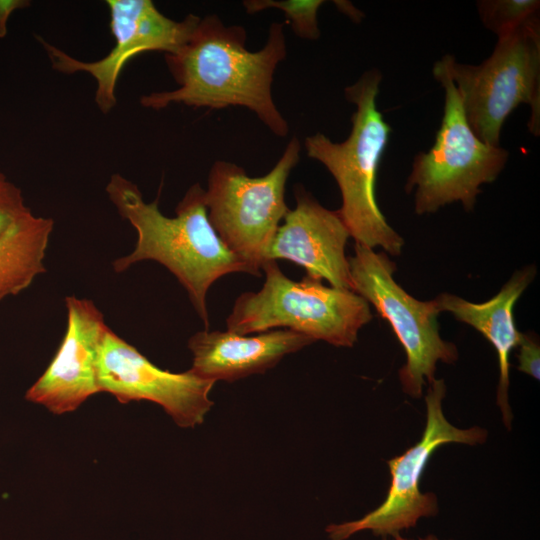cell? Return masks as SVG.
Here are the masks:
<instances>
[{
    "mask_svg": "<svg viewBox=\"0 0 540 540\" xmlns=\"http://www.w3.org/2000/svg\"><path fill=\"white\" fill-rule=\"evenodd\" d=\"M53 227V219L29 211L0 238V302L27 289L46 271Z\"/></svg>",
    "mask_w": 540,
    "mask_h": 540,
    "instance_id": "obj_16",
    "label": "cell"
},
{
    "mask_svg": "<svg viewBox=\"0 0 540 540\" xmlns=\"http://www.w3.org/2000/svg\"><path fill=\"white\" fill-rule=\"evenodd\" d=\"M536 271L534 265L516 270L501 290L483 303H472L449 293L439 294L435 298L441 312H450L458 321L474 327L495 348L499 362L496 402L508 430L513 419L508 402L509 355L518 346L521 337L513 310L519 297L535 278Z\"/></svg>",
    "mask_w": 540,
    "mask_h": 540,
    "instance_id": "obj_15",
    "label": "cell"
},
{
    "mask_svg": "<svg viewBox=\"0 0 540 540\" xmlns=\"http://www.w3.org/2000/svg\"><path fill=\"white\" fill-rule=\"evenodd\" d=\"M106 193L120 216L137 231L134 250L115 259L113 270L122 273L145 260L160 263L186 289L205 330L209 328L206 299L211 285L230 273L257 276L212 227L200 183L187 190L172 218L160 211L159 194L153 202H145L138 186L119 173L110 177Z\"/></svg>",
    "mask_w": 540,
    "mask_h": 540,
    "instance_id": "obj_2",
    "label": "cell"
},
{
    "mask_svg": "<svg viewBox=\"0 0 540 540\" xmlns=\"http://www.w3.org/2000/svg\"><path fill=\"white\" fill-rule=\"evenodd\" d=\"M301 145L293 137L275 164L262 177L226 161L213 163L205 190L208 219L224 244L261 275L269 246L289 210L285 187L300 158Z\"/></svg>",
    "mask_w": 540,
    "mask_h": 540,
    "instance_id": "obj_7",
    "label": "cell"
},
{
    "mask_svg": "<svg viewBox=\"0 0 540 540\" xmlns=\"http://www.w3.org/2000/svg\"><path fill=\"white\" fill-rule=\"evenodd\" d=\"M518 370L539 380L540 346L533 333H521L518 343Z\"/></svg>",
    "mask_w": 540,
    "mask_h": 540,
    "instance_id": "obj_20",
    "label": "cell"
},
{
    "mask_svg": "<svg viewBox=\"0 0 540 540\" xmlns=\"http://www.w3.org/2000/svg\"><path fill=\"white\" fill-rule=\"evenodd\" d=\"M96 366L100 392L112 394L123 404L155 402L180 427L201 424L214 404L209 393L215 382L190 370L172 373L160 369L110 328L102 338Z\"/></svg>",
    "mask_w": 540,
    "mask_h": 540,
    "instance_id": "obj_11",
    "label": "cell"
},
{
    "mask_svg": "<svg viewBox=\"0 0 540 540\" xmlns=\"http://www.w3.org/2000/svg\"><path fill=\"white\" fill-rule=\"evenodd\" d=\"M110 29L115 39L103 58L81 61L40 39L53 69L67 74L87 72L96 80L95 102L104 114L116 105L120 72L134 56L148 51L172 54L189 39L200 17L189 14L182 21L163 15L151 0H108Z\"/></svg>",
    "mask_w": 540,
    "mask_h": 540,
    "instance_id": "obj_10",
    "label": "cell"
},
{
    "mask_svg": "<svg viewBox=\"0 0 540 540\" xmlns=\"http://www.w3.org/2000/svg\"><path fill=\"white\" fill-rule=\"evenodd\" d=\"M296 207L285 214L269 246L267 260L285 259L306 275L332 287L352 290L345 247L349 231L337 211L322 206L302 185L295 188Z\"/></svg>",
    "mask_w": 540,
    "mask_h": 540,
    "instance_id": "obj_13",
    "label": "cell"
},
{
    "mask_svg": "<svg viewBox=\"0 0 540 540\" xmlns=\"http://www.w3.org/2000/svg\"><path fill=\"white\" fill-rule=\"evenodd\" d=\"M466 119L475 135L499 146L501 129L520 104H528V123L540 132V22L535 15L517 29L498 37L492 54L479 65L456 62L445 55Z\"/></svg>",
    "mask_w": 540,
    "mask_h": 540,
    "instance_id": "obj_5",
    "label": "cell"
},
{
    "mask_svg": "<svg viewBox=\"0 0 540 540\" xmlns=\"http://www.w3.org/2000/svg\"><path fill=\"white\" fill-rule=\"evenodd\" d=\"M336 5L341 8V11L346 13L348 16H350L354 20H360L362 14L360 11L355 9L349 2L345 1H336Z\"/></svg>",
    "mask_w": 540,
    "mask_h": 540,
    "instance_id": "obj_22",
    "label": "cell"
},
{
    "mask_svg": "<svg viewBox=\"0 0 540 540\" xmlns=\"http://www.w3.org/2000/svg\"><path fill=\"white\" fill-rule=\"evenodd\" d=\"M323 3L322 0H247L243 1V6L249 14L267 8L280 9L297 36L315 40L320 37L317 14Z\"/></svg>",
    "mask_w": 540,
    "mask_h": 540,
    "instance_id": "obj_18",
    "label": "cell"
},
{
    "mask_svg": "<svg viewBox=\"0 0 540 540\" xmlns=\"http://www.w3.org/2000/svg\"><path fill=\"white\" fill-rule=\"evenodd\" d=\"M381 79L379 70L371 69L345 88L346 99L356 106L345 141L335 143L317 132L305 139V149L336 180L342 197L337 212L355 244L382 247L396 256L401 254L404 240L388 224L375 194L378 167L392 131L377 109Z\"/></svg>",
    "mask_w": 540,
    "mask_h": 540,
    "instance_id": "obj_3",
    "label": "cell"
},
{
    "mask_svg": "<svg viewBox=\"0 0 540 540\" xmlns=\"http://www.w3.org/2000/svg\"><path fill=\"white\" fill-rule=\"evenodd\" d=\"M246 38L242 26H227L216 15L200 18L186 43L165 54L179 87L144 95L140 104L154 110L172 103L210 109L242 106L275 135L285 137L289 126L272 96L274 71L287 54L283 23L270 25L264 47L256 52L246 49Z\"/></svg>",
    "mask_w": 540,
    "mask_h": 540,
    "instance_id": "obj_1",
    "label": "cell"
},
{
    "mask_svg": "<svg viewBox=\"0 0 540 540\" xmlns=\"http://www.w3.org/2000/svg\"><path fill=\"white\" fill-rule=\"evenodd\" d=\"M538 0H481L478 13L484 26L498 37L511 33L538 15Z\"/></svg>",
    "mask_w": 540,
    "mask_h": 540,
    "instance_id": "obj_17",
    "label": "cell"
},
{
    "mask_svg": "<svg viewBox=\"0 0 540 540\" xmlns=\"http://www.w3.org/2000/svg\"><path fill=\"white\" fill-rule=\"evenodd\" d=\"M29 5L27 0H0V38L7 34V22L12 13Z\"/></svg>",
    "mask_w": 540,
    "mask_h": 540,
    "instance_id": "obj_21",
    "label": "cell"
},
{
    "mask_svg": "<svg viewBox=\"0 0 540 540\" xmlns=\"http://www.w3.org/2000/svg\"><path fill=\"white\" fill-rule=\"evenodd\" d=\"M432 72L445 90L444 114L433 146L414 157L405 190H415L414 209L418 215L434 213L456 201L471 211L480 186L498 177L509 153L475 135L444 56L434 64Z\"/></svg>",
    "mask_w": 540,
    "mask_h": 540,
    "instance_id": "obj_6",
    "label": "cell"
},
{
    "mask_svg": "<svg viewBox=\"0 0 540 540\" xmlns=\"http://www.w3.org/2000/svg\"><path fill=\"white\" fill-rule=\"evenodd\" d=\"M262 288L244 292L226 319L227 331L247 335L278 328L296 331L338 347H352L359 330L372 319L369 303L352 290L324 286L305 275L288 278L275 260H267Z\"/></svg>",
    "mask_w": 540,
    "mask_h": 540,
    "instance_id": "obj_4",
    "label": "cell"
},
{
    "mask_svg": "<svg viewBox=\"0 0 540 540\" xmlns=\"http://www.w3.org/2000/svg\"><path fill=\"white\" fill-rule=\"evenodd\" d=\"M348 261L352 291L390 323L404 348L406 363L399 370L403 391L420 398L423 386L435 379L437 362L451 364L458 358L456 346L440 336L437 302L420 301L408 294L395 281L396 266L386 253L355 244Z\"/></svg>",
    "mask_w": 540,
    "mask_h": 540,
    "instance_id": "obj_8",
    "label": "cell"
},
{
    "mask_svg": "<svg viewBox=\"0 0 540 540\" xmlns=\"http://www.w3.org/2000/svg\"><path fill=\"white\" fill-rule=\"evenodd\" d=\"M445 394L446 386L442 379L435 378L429 383L425 396V429L418 443L387 461L391 480L386 498L360 519L327 526L330 540H346L364 530L387 540L401 531L414 528L421 518L438 513L435 494L422 493L419 488L430 457L442 445H477L485 442L488 436L487 430L478 426L461 429L452 425L442 409Z\"/></svg>",
    "mask_w": 540,
    "mask_h": 540,
    "instance_id": "obj_9",
    "label": "cell"
},
{
    "mask_svg": "<svg viewBox=\"0 0 540 540\" xmlns=\"http://www.w3.org/2000/svg\"><path fill=\"white\" fill-rule=\"evenodd\" d=\"M29 211L21 189L0 172V238Z\"/></svg>",
    "mask_w": 540,
    "mask_h": 540,
    "instance_id": "obj_19",
    "label": "cell"
},
{
    "mask_svg": "<svg viewBox=\"0 0 540 540\" xmlns=\"http://www.w3.org/2000/svg\"><path fill=\"white\" fill-rule=\"evenodd\" d=\"M392 540H413V539H407V538L402 537L400 534H396L392 537ZM417 540H441V539H439L434 534H429L426 537L418 538ZM448 540H453V539H448Z\"/></svg>",
    "mask_w": 540,
    "mask_h": 540,
    "instance_id": "obj_23",
    "label": "cell"
},
{
    "mask_svg": "<svg viewBox=\"0 0 540 540\" xmlns=\"http://www.w3.org/2000/svg\"><path fill=\"white\" fill-rule=\"evenodd\" d=\"M67 326L53 360L42 376L27 390L28 401L61 415L76 410L100 392L97 356L109 328L103 313L89 299L67 296Z\"/></svg>",
    "mask_w": 540,
    "mask_h": 540,
    "instance_id": "obj_12",
    "label": "cell"
},
{
    "mask_svg": "<svg viewBox=\"0 0 540 540\" xmlns=\"http://www.w3.org/2000/svg\"><path fill=\"white\" fill-rule=\"evenodd\" d=\"M315 342L289 329H274L254 336L230 331H198L188 340L193 355L189 369L196 376L216 382L264 373L285 355Z\"/></svg>",
    "mask_w": 540,
    "mask_h": 540,
    "instance_id": "obj_14",
    "label": "cell"
}]
</instances>
